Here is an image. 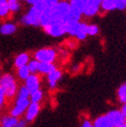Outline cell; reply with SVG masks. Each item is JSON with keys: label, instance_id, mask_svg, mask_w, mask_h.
<instances>
[{"label": "cell", "instance_id": "1f68e13d", "mask_svg": "<svg viewBox=\"0 0 126 127\" xmlns=\"http://www.w3.org/2000/svg\"><path fill=\"white\" fill-rule=\"evenodd\" d=\"M120 127H126V122H125V123H124L122 126H120Z\"/></svg>", "mask_w": 126, "mask_h": 127}, {"label": "cell", "instance_id": "2e32d148", "mask_svg": "<svg viewBox=\"0 0 126 127\" xmlns=\"http://www.w3.org/2000/svg\"><path fill=\"white\" fill-rule=\"evenodd\" d=\"M19 122V119L6 115L0 118V127H15Z\"/></svg>", "mask_w": 126, "mask_h": 127}, {"label": "cell", "instance_id": "ac0fdd59", "mask_svg": "<svg viewBox=\"0 0 126 127\" xmlns=\"http://www.w3.org/2000/svg\"><path fill=\"white\" fill-rule=\"evenodd\" d=\"M100 9L103 11H112L116 9V0H102L100 3Z\"/></svg>", "mask_w": 126, "mask_h": 127}, {"label": "cell", "instance_id": "484cf974", "mask_svg": "<svg viewBox=\"0 0 126 127\" xmlns=\"http://www.w3.org/2000/svg\"><path fill=\"white\" fill-rule=\"evenodd\" d=\"M99 33V27L96 24H88L87 26V35L96 36Z\"/></svg>", "mask_w": 126, "mask_h": 127}, {"label": "cell", "instance_id": "d6a6232c", "mask_svg": "<svg viewBox=\"0 0 126 127\" xmlns=\"http://www.w3.org/2000/svg\"><path fill=\"white\" fill-rule=\"evenodd\" d=\"M125 3H126V0H125Z\"/></svg>", "mask_w": 126, "mask_h": 127}, {"label": "cell", "instance_id": "4316f807", "mask_svg": "<svg viewBox=\"0 0 126 127\" xmlns=\"http://www.w3.org/2000/svg\"><path fill=\"white\" fill-rule=\"evenodd\" d=\"M116 9H119V10H125L126 9L125 0H116Z\"/></svg>", "mask_w": 126, "mask_h": 127}, {"label": "cell", "instance_id": "9a60e30c", "mask_svg": "<svg viewBox=\"0 0 126 127\" xmlns=\"http://www.w3.org/2000/svg\"><path fill=\"white\" fill-rule=\"evenodd\" d=\"M29 61H30V55L28 53H21L15 58L14 65L18 69V68H21L23 66H27Z\"/></svg>", "mask_w": 126, "mask_h": 127}, {"label": "cell", "instance_id": "6da1fadb", "mask_svg": "<svg viewBox=\"0 0 126 127\" xmlns=\"http://www.w3.org/2000/svg\"><path fill=\"white\" fill-rule=\"evenodd\" d=\"M57 0H28L27 3L30 4V8L21 18V24L26 26H39V19L41 15L48 8L54 6Z\"/></svg>", "mask_w": 126, "mask_h": 127}, {"label": "cell", "instance_id": "836d02e7", "mask_svg": "<svg viewBox=\"0 0 126 127\" xmlns=\"http://www.w3.org/2000/svg\"><path fill=\"white\" fill-rule=\"evenodd\" d=\"M0 77H1V74H0Z\"/></svg>", "mask_w": 126, "mask_h": 127}, {"label": "cell", "instance_id": "e0dca14e", "mask_svg": "<svg viewBox=\"0 0 126 127\" xmlns=\"http://www.w3.org/2000/svg\"><path fill=\"white\" fill-rule=\"evenodd\" d=\"M55 69H57V66L55 65V63H39L38 64V72L41 74H49Z\"/></svg>", "mask_w": 126, "mask_h": 127}, {"label": "cell", "instance_id": "83f0119b", "mask_svg": "<svg viewBox=\"0 0 126 127\" xmlns=\"http://www.w3.org/2000/svg\"><path fill=\"white\" fill-rule=\"evenodd\" d=\"M5 100H6V98H5V95H4V93H3V91L0 89V110L2 109V106L4 105V103H5Z\"/></svg>", "mask_w": 126, "mask_h": 127}, {"label": "cell", "instance_id": "5b68a950", "mask_svg": "<svg viewBox=\"0 0 126 127\" xmlns=\"http://www.w3.org/2000/svg\"><path fill=\"white\" fill-rule=\"evenodd\" d=\"M101 0H84L83 4V16L87 18H93L100 10Z\"/></svg>", "mask_w": 126, "mask_h": 127}, {"label": "cell", "instance_id": "cb8c5ba5", "mask_svg": "<svg viewBox=\"0 0 126 127\" xmlns=\"http://www.w3.org/2000/svg\"><path fill=\"white\" fill-rule=\"evenodd\" d=\"M30 96V92L28 89L25 87L24 85L21 86L20 88L18 89V93H17V96L16 98H23V99H29Z\"/></svg>", "mask_w": 126, "mask_h": 127}, {"label": "cell", "instance_id": "30bf717a", "mask_svg": "<svg viewBox=\"0 0 126 127\" xmlns=\"http://www.w3.org/2000/svg\"><path fill=\"white\" fill-rule=\"evenodd\" d=\"M45 32L52 37H61L66 34V28L57 24H50L43 28Z\"/></svg>", "mask_w": 126, "mask_h": 127}, {"label": "cell", "instance_id": "7a4b0ae2", "mask_svg": "<svg viewBox=\"0 0 126 127\" xmlns=\"http://www.w3.org/2000/svg\"><path fill=\"white\" fill-rule=\"evenodd\" d=\"M0 89L3 91L6 99H12L18 93V82L14 74L4 73L0 77Z\"/></svg>", "mask_w": 126, "mask_h": 127}, {"label": "cell", "instance_id": "277c9868", "mask_svg": "<svg viewBox=\"0 0 126 127\" xmlns=\"http://www.w3.org/2000/svg\"><path fill=\"white\" fill-rule=\"evenodd\" d=\"M33 57V59L39 63H54L58 57V53L53 48H42L37 50Z\"/></svg>", "mask_w": 126, "mask_h": 127}, {"label": "cell", "instance_id": "9c48e42d", "mask_svg": "<svg viewBox=\"0 0 126 127\" xmlns=\"http://www.w3.org/2000/svg\"><path fill=\"white\" fill-rule=\"evenodd\" d=\"M40 112V104L39 103H32L30 102L28 105L26 112L24 114V120L27 123L32 122L36 119V117L38 116V114Z\"/></svg>", "mask_w": 126, "mask_h": 127}, {"label": "cell", "instance_id": "603a6c76", "mask_svg": "<svg viewBox=\"0 0 126 127\" xmlns=\"http://www.w3.org/2000/svg\"><path fill=\"white\" fill-rule=\"evenodd\" d=\"M8 4V8H9V12H12V14H17L21 10L22 5L21 3L17 1V0H8L7 1Z\"/></svg>", "mask_w": 126, "mask_h": 127}, {"label": "cell", "instance_id": "8992f818", "mask_svg": "<svg viewBox=\"0 0 126 127\" xmlns=\"http://www.w3.org/2000/svg\"><path fill=\"white\" fill-rule=\"evenodd\" d=\"M30 104V100L29 99H23V98H16L15 104L11 107L10 110V114L9 115L11 117L15 118H20L21 116H23L25 112H26L28 105Z\"/></svg>", "mask_w": 126, "mask_h": 127}, {"label": "cell", "instance_id": "8fae6325", "mask_svg": "<svg viewBox=\"0 0 126 127\" xmlns=\"http://www.w3.org/2000/svg\"><path fill=\"white\" fill-rule=\"evenodd\" d=\"M106 114H108V116L113 124V127H120L126 122V119L120 110H112V111H109Z\"/></svg>", "mask_w": 126, "mask_h": 127}, {"label": "cell", "instance_id": "ffe728a7", "mask_svg": "<svg viewBox=\"0 0 126 127\" xmlns=\"http://www.w3.org/2000/svg\"><path fill=\"white\" fill-rule=\"evenodd\" d=\"M42 98H43V91L41 89H39V90H37L33 93H30V96H29L30 102H32V103H39L42 100Z\"/></svg>", "mask_w": 126, "mask_h": 127}, {"label": "cell", "instance_id": "d6986e66", "mask_svg": "<svg viewBox=\"0 0 126 127\" xmlns=\"http://www.w3.org/2000/svg\"><path fill=\"white\" fill-rule=\"evenodd\" d=\"M117 98L120 103H126V83L122 84L117 90Z\"/></svg>", "mask_w": 126, "mask_h": 127}, {"label": "cell", "instance_id": "ba28073f", "mask_svg": "<svg viewBox=\"0 0 126 127\" xmlns=\"http://www.w3.org/2000/svg\"><path fill=\"white\" fill-rule=\"evenodd\" d=\"M24 86L26 87L30 93H33L40 89L41 86V80L38 74H30L28 79L25 81Z\"/></svg>", "mask_w": 126, "mask_h": 127}, {"label": "cell", "instance_id": "f546056e", "mask_svg": "<svg viewBox=\"0 0 126 127\" xmlns=\"http://www.w3.org/2000/svg\"><path fill=\"white\" fill-rule=\"evenodd\" d=\"M28 123L25 121L24 119H19V122L17 123V125L15 127H27Z\"/></svg>", "mask_w": 126, "mask_h": 127}, {"label": "cell", "instance_id": "d4e9b609", "mask_svg": "<svg viewBox=\"0 0 126 127\" xmlns=\"http://www.w3.org/2000/svg\"><path fill=\"white\" fill-rule=\"evenodd\" d=\"M38 64L39 62H37L34 59H30V61L27 64V67L31 74H37V72H38Z\"/></svg>", "mask_w": 126, "mask_h": 127}, {"label": "cell", "instance_id": "7402d4cb", "mask_svg": "<svg viewBox=\"0 0 126 127\" xmlns=\"http://www.w3.org/2000/svg\"><path fill=\"white\" fill-rule=\"evenodd\" d=\"M30 71H29V69L27 66H23L21 68H18L17 69V75H18V78L20 79L21 81H26L28 79V77L30 75Z\"/></svg>", "mask_w": 126, "mask_h": 127}, {"label": "cell", "instance_id": "3957f363", "mask_svg": "<svg viewBox=\"0 0 126 127\" xmlns=\"http://www.w3.org/2000/svg\"><path fill=\"white\" fill-rule=\"evenodd\" d=\"M87 26L88 24L86 22H78L71 20L66 25V34L75 37L78 40L86 39L87 35Z\"/></svg>", "mask_w": 126, "mask_h": 127}, {"label": "cell", "instance_id": "4dcf8cb0", "mask_svg": "<svg viewBox=\"0 0 126 127\" xmlns=\"http://www.w3.org/2000/svg\"><path fill=\"white\" fill-rule=\"evenodd\" d=\"M121 113L123 114V116L125 117V119H126V103H124V104H122V107H121Z\"/></svg>", "mask_w": 126, "mask_h": 127}, {"label": "cell", "instance_id": "44dd1931", "mask_svg": "<svg viewBox=\"0 0 126 127\" xmlns=\"http://www.w3.org/2000/svg\"><path fill=\"white\" fill-rule=\"evenodd\" d=\"M9 12V8H8V4L6 0H0V18L1 19H5Z\"/></svg>", "mask_w": 126, "mask_h": 127}, {"label": "cell", "instance_id": "4fadbf2b", "mask_svg": "<svg viewBox=\"0 0 126 127\" xmlns=\"http://www.w3.org/2000/svg\"><path fill=\"white\" fill-rule=\"evenodd\" d=\"M92 123L94 127H113V124L108 116V114H103V115L96 117Z\"/></svg>", "mask_w": 126, "mask_h": 127}, {"label": "cell", "instance_id": "7c38bea8", "mask_svg": "<svg viewBox=\"0 0 126 127\" xmlns=\"http://www.w3.org/2000/svg\"><path fill=\"white\" fill-rule=\"evenodd\" d=\"M62 78V71L59 69H55L54 71H52L51 73H49L47 75V80H48V85L50 89H55L57 87L58 82L61 80Z\"/></svg>", "mask_w": 126, "mask_h": 127}, {"label": "cell", "instance_id": "f1b7e54d", "mask_svg": "<svg viewBox=\"0 0 126 127\" xmlns=\"http://www.w3.org/2000/svg\"><path fill=\"white\" fill-rule=\"evenodd\" d=\"M81 127H94V126H93V123L90 121L89 119H85L83 121V123H82Z\"/></svg>", "mask_w": 126, "mask_h": 127}, {"label": "cell", "instance_id": "52a82bcc", "mask_svg": "<svg viewBox=\"0 0 126 127\" xmlns=\"http://www.w3.org/2000/svg\"><path fill=\"white\" fill-rule=\"evenodd\" d=\"M83 4L84 0H71L69 2L70 6V15L73 21L80 22L83 17Z\"/></svg>", "mask_w": 126, "mask_h": 127}, {"label": "cell", "instance_id": "5bb4252c", "mask_svg": "<svg viewBox=\"0 0 126 127\" xmlns=\"http://www.w3.org/2000/svg\"><path fill=\"white\" fill-rule=\"evenodd\" d=\"M18 27L15 23L11 22H5L0 26V34L2 35H12L17 32Z\"/></svg>", "mask_w": 126, "mask_h": 127}]
</instances>
